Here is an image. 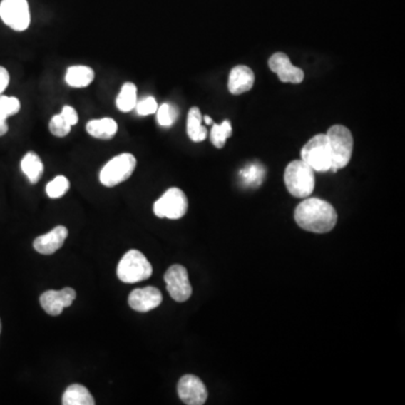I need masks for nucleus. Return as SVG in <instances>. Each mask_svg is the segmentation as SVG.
Instances as JSON below:
<instances>
[{"label":"nucleus","mask_w":405,"mask_h":405,"mask_svg":"<svg viewBox=\"0 0 405 405\" xmlns=\"http://www.w3.org/2000/svg\"><path fill=\"white\" fill-rule=\"evenodd\" d=\"M77 294L73 288L66 287L61 291H48L41 295V307L48 314L58 317L66 307L75 302Z\"/></svg>","instance_id":"nucleus-11"},{"label":"nucleus","mask_w":405,"mask_h":405,"mask_svg":"<svg viewBox=\"0 0 405 405\" xmlns=\"http://www.w3.org/2000/svg\"><path fill=\"white\" fill-rule=\"evenodd\" d=\"M138 104V88L133 83H125L122 86L116 98V107L123 113L135 110Z\"/></svg>","instance_id":"nucleus-21"},{"label":"nucleus","mask_w":405,"mask_h":405,"mask_svg":"<svg viewBox=\"0 0 405 405\" xmlns=\"http://www.w3.org/2000/svg\"><path fill=\"white\" fill-rule=\"evenodd\" d=\"M93 79L95 71L87 66H72L66 73V81L72 88H86Z\"/></svg>","instance_id":"nucleus-17"},{"label":"nucleus","mask_w":405,"mask_h":405,"mask_svg":"<svg viewBox=\"0 0 405 405\" xmlns=\"http://www.w3.org/2000/svg\"><path fill=\"white\" fill-rule=\"evenodd\" d=\"M163 302V294L158 288L148 286L144 288H136L128 296L130 307L138 312H149L157 309Z\"/></svg>","instance_id":"nucleus-13"},{"label":"nucleus","mask_w":405,"mask_h":405,"mask_svg":"<svg viewBox=\"0 0 405 405\" xmlns=\"http://www.w3.org/2000/svg\"><path fill=\"white\" fill-rule=\"evenodd\" d=\"M67 237V227L59 225V227H54L51 232L36 237L33 242V247L41 255L48 256L59 250Z\"/></svg>","instance_id":"nucleus-14"},{"label":"nucleus","mask_w":405,"mask_h":405,"mask_svg":"<svg viewBox=\"0 0 405 405\" xmlns=\"http://www.w3.org/2000/svg\"><path fill=\"white\" fill-rule=\"evenodd\" d=\"M70 188L69 179L64 176H56L46 185V194L50 198H60L67 194Z\"/></svg>","instance_id":"nucleus-24"},{"label":"nucleus","mask_w":405,"mask_h":405,"mask_svg":"<svg viewBox=\"0 0 405 405\" xmlns=\"http://www.w3.org/2000/svg\"><path fill=\"white\" fill-rule=\"evenodd\" d=\"M270 70L277 73L282 83H301L304 81V71L292 64L291 60L283 52L272 54L268 61Z\"/></svg>","instance_id":"nucleus-12"},{"label":"nucleus","mask_w":405,"mask_h":405,"mask_svg":"<svg viewBox=\"0 0 405 405\" xmlns=\"http://www.w3.org/2000/svg\"><path fill=\"white\" fill-rule=\"evenodd\" d=\"M0 110L3 111L7 116L17 114L21 111V101L16 97L0 95Z\"/></svg>","instance_id":"nucleus-27"},{"label":"nucleus","mask_w":405,"mask_h":405,"mask_svg":"<svg viewBox=\"0 0 405 405\" xmlns=\"http://www.w3.org/2000/svg\"><path fill=\"white\" fill-rule=\"evenodd\" d=\"M9 81H11V77H9V71L6 68L0 66V95H3L4 91L9 87Z\"/></svg>","instance_id":"nucleus-30"},{"label":"nucleus","mask_w":405,"mask_h":405,"mask_svg":"<svg viewBox=\"0 0 405 405\" xmlns=\"http://www.w3.org/2000/svg\"><path fill=\"white\" fill-rule=\"evenodd\" d=\"M302 160L317 173H327L332 168L330 145L327 134H317L309 140L301 151Z\"/></svg>","instance_id":"nucleus-5"},{"label":"nucleus","mask_w":405,"mask_h":405,"mask_svg":"<svg viewBox=\"0 0 405 405\" xmlns=\"http://www.w3.org/2000/svg\"><path fill=\"white\" fill-rule=\"evenodd\" d=\"M63 405H93L95 400L91 392L81 384H72L66 389L62 396Z\"/></svg>","instance_id":"nucleus-20"},{"label":"nucleus","mask_w":405,"mask_h":405,"mask_svg":"<svg viewBox=\"0 0 405 405\" xmlns=\"http://www.w3.org/2000/svg\"><path fill=\"white\" fill-rule=\"evenodd\" d=\"M9 132V125L7 122H0V136L5 135Z\"/></svg>","instance_id":"nucleus-31"},{"label":"nucleus","mask_w":405,"mask_h":405,"mask_svg":"<svg viewBox=\"0 0 405 405\" xmlns=\"http://www.w3.org/2000/svg\"><path fill=\"white\" fill-rule=\"evenodd\" d=\"M232 135V125L229 121H224L222 124H212L211 142L214 147L222 149L225 142Z\"/></svg>","instance_id":"nucleus-22"},{"label":"nucleus","mask_w":405,"mask_h":405,"mask_svg":"<svg viewBox=\"0 0 405 405\" xmlns=\"http://www.w3.org/2000/svg\"><path fill=\"white\" fill-rule=\"evenodd\" d=\"M296 223L309 232L327 233L336 227L338 214L330 202L320 198H307L296 207Z\"/></svg>","instance_id":"nucleus-1"},{"label":"nucleus","mask_w":405,"mask_h":405,"mask_svg":"<svg viewBox=\"0 0 405 405\" xmlns=\"http://www.w3.org/2000/svg\"><path fill=\"white\" fill-rule=\"evenodd\" d=\"M202 116L198 107H192L187 116V134L193 142H202L207 138V130L202 124Z\"/></svg>","instance_id":"nucleus-19"},{"label":"nucleus","mask_w":405,"mask_h":405,"mask_svg":"<svg viewBox=\"0 0 405 405\" xmlns=\"http://www.w3.org/2000/svg\"><path fill=\"white\" fill-rule=\"evenodd\" d=\"M255 83V73L247 66H237L230 71L227 88L232 95H241L250 91Z\"/></svg>","instance_id":"nucleus-15"},{"label":"nucleus","mask_w":405,"mask_h":405,"mask_svg":"<svg viewBox=\"0 0 405 405\" xmlns=\"http://www.w3.org/2000/svg\"><path fill=\"white\" fill-rule=\"evenodd\" d=\"M188 200L182 190L169 188L153 205V213L160 219L179 220L187 213Z\"/></svg>","instance_id":"nucleus-7"},{"label":"nucleus","mask_w":405,"mask_h":405,"mask_svg":"<svg viewBox=\"0 0 405 405\" xmlns=\"http://www.w3.org/2000/svg\"><path fill=\"white\" fill-rule=\"evenodd\" d=\"M86 130L89 135L98 140H111L118 131V123L113 118H104L91 120L87 123Z\"/></svg>","instance_id":"nucleus-16"},{"label":"nucleus","mask_w":405,"mask_h":405,"mask_svg":"<svg viewBox=\"0 0 405 405\" xmlns=\"http://www.w3.org/2000/svg\"><path fill=\"white\" fill-rule=\"evenodd\" d=\"M332 157L331 171L337 173L347 167L352 159L354 150V138L349 128L342 125H334L329 128L327 133Z\"/></svg>","instance_id":"nucleus-3"},{"label":"nucleus","mask_w":405,"mask_h":405,"mask_svg":"<svg viewBox=\"0 0 405 405\" xmlns=\"http://www.w3.org/2000/svg\"><path fill=\"white\" fill-rule=\"evenodd\" d=\"M177 391L179 399L187 405H202L207 400V389L198 376H183L179 379Z\"/></svg>","instance_id":"nucleus-10"},{"label":"nucleus","mask_w":405,"mask_h":405,"mask_svg":"<svg viewBox=\"0 0 405 405\" xmlns=\"http://www.w3.org/2000/svg\"><path fill=\"white\" fill-rule=\"evenodd\" d=\"M136 168V159L132 153H121L111 159L99 173V180L106 187H115L128 180Z\"/></svg>","instance_id":"nucleus-6"},{"label":"nucleus","mask_w":405,"mask_h":405,"mask_svg":"<svg viewBox=\"0 0 405 405\" xmlns=\"http://www.w3.org/2000/svg\"><path fill=\"white\" fill-rule=\"evenodd\" d=\"M21 169L31 184H36L42 178L44 165L39 155L35 152H27L21 161Z\"/></svg>","instance_id":"nucleus-18"},{"label":"nucleus","mask_w":405,"mask_h":405,"mask_svg":"<svg viewBox=\"0 0 405 405\" xmlns=\"http://www.w3.org/2000/svg\"><path fill=\"white\" fill-rule=\"evenodd\" d=\"M60 114L63 116L64 120L67 121L71 126L76 125L78 121H79V116H78L77 111H76L73 107L69 106V105L63 106Z\"/></svg>","instance_id":"nucleus-29"},{"label":"nucleus","mask_w":405,"mask_h":405,"mask_svg":"<svg viewBox=\"0 0 405 405\" xmlns=\"http://www.w3.org/2000/svg\"><path fill=\"white\" fill-rule=\"evenodd\" d=\"M151 275V264L141 251H128L118 262V277L123 283H140L149 280Z\"/></svg>","instance_id":"nucleus-4"},{"label":"nucleus","mask_w":405,"mask_h":405,"mask_svg":"<svg viewBox=\"0 0 405 405\" xmlns=\"http://www.w3.org/2000/svg\"><path fill=\"white\" fill-rule=\"evenodd\" d=\"M7 118H9V116H7L3 111L0 110V122H6Z\"/></svg>","instance_id":"nucleus-32"},{"label":"nucleus","mask_w":405,"mask_h":405,"mask_svg":"<svg viewBox=\"0 0 405 405\" xmlns=\"http://www.w3.org/2000/svg\"><path fill=\"white\" fill-rule=\"evenodd\" d=\"M0 334H1V321H0Z\"/></svg>","instance_id":"nucleus-34"},{"label":"nucleus","mask_w":405,"mask_h":405,"mask_svg":"<svg viewBox=\"0 0 405 405\" xmlns=\"http://www.w3.org/2000/svg\"><path fill=\"white\" fill-rule=\"evenodd\" d=\"M265 176V169L262 165L255 163V165H247L241 171V177L245 185L251 187H257L262 184Z\"/></svg>","instance_id":"nucleus-23"},{"label":"nucleus","mask_w":405,"mask_h":405,"mask_svg":"<svg viewBox=\"0 0 405 405\" xmlns=\"http://www.w3.org/2000/svg\"><path fill=\"white\" fill-rule=\"evenodd\" d=\"M177 118H178V110L173 105L165 103V104L158 107L157 120L159 125L169 128V126L173 125V123L176 122Z\"/></svg>","instance_id":"nucleus-25"},{"label":"nucleus","mask_w":405,"mask_h":405,"mask_svg":"<svg viewBox=\"0 0 405 405\" xmlns=\"http://www.w3.org/2000/svg\"><path fill=\"white\" fill-rule=\"evenodd\" d=\"M204 121H205L206 124H213V121H212V118H210V116H207V115H206V116H204Z\"/></svg>","instance_id":"nucleus-33"},{"label":"nucleus","mask_w":405,"mask_h":405,"mask_svg":"<svg viewBox=\"0 0 405 405\" xmlns=\"http://www.w3.org/2000/svg\"><path fill=\"white\" fill-rule=\"evenodd\" d=\"M71 128L61 114L54 115L48 124V130L56 138H66L71 132Z\"/></svg>","instance_id":"nucleus-26"},{"label":"nucleus","mask_w":405,"mask_h":405,"mask_svg":"<svg viewBox=\"0 0 405 405\" xmlns=\"http://www.w3.org/2000/svg\"><path fill=\"white\" fill-rule=\"evenodd\" d=\"M167 291L173 301L186 302L192 296L193 288L188 272L182 265H173L165 274Z\"/></svg>","instance_id":"nucleus-9"},{"label":"nucleus","mask_w":405,"mask_h":405,"mask_svg":"<svg viewBox=\"0 0 405 405\" xmlns=\"http://www.w3.org/2000/svg\"><path fill=\"white\" fill-rule=\"evenodd\" d=\"M0 19L16 32L27 30L31 24L30 7L27 0H3L0 3Z\"/></svg>","instance_id":"nucleus-8"},{"label":"nucleus","mask_w":405,"mask_h":405,"mask_svg":"<svg viewBox=\"0 0 405 405\" xmlns=\"http://www.w3.org/2000/svg\"><path fill=\"white\" fill-rule=\"evenodd\" d=\"M158 110V103L153 97H147L142 99L135 106V111L138 114L141 116H147V115L155 114Z\"/></svg>","instance_id":"nucleus-28"},{"label":"nucleus","mask_w":405,"mask_h":405,"mask_svg":"<svg viewBox=\"0 0 405 405\" xmlns=\"http://www.w3.org/2000/svg\"><path fill=\"white\" fill-rule=\"evenodd\" d=\"M315 171L303 160H294L286 167L284 173L286 188L292 196L307 198L315 186Z\"/></svg>","instance_id":"nucleus-2"}]
</instances>
